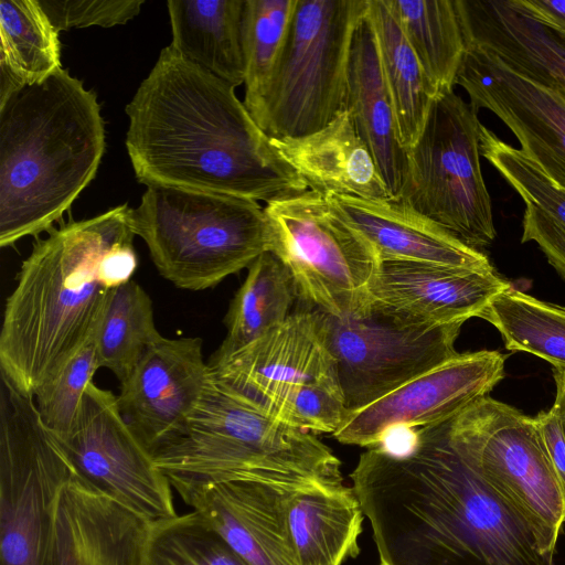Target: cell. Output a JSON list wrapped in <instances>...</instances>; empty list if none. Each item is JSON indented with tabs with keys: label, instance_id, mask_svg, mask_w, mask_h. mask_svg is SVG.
Here are the masks:
<instances>
[{
	"label": "cell",
	"instance_id": "cell-3",
	"mask_svg": "<svg viewBox=\"0 0 565 565\" xmlns=\"http://www.w3.org/2000/svg\"><path fill=\"white\" fill-rule=\"evenodd\" d=\"M131 207L52 227L23 260L8 297L0 332V370L21 393L34 395L94 335L108 289L105 255L135 237Z\"/></svg>",
	"mask_w": 565,
	"mask_h": 565
},
{
	"label": "cell",
	"instance_id": "cell-5",
	"mask_svg": "<svg viewBox=\"0 0 565 565\" xmlns=\"http://www.w3.org/2000/svg\"><path fill=\"white\" fill-rule=\"evenodd\" d=\"M152 458L178 493L227 481L287 490L344 483L341 461L326 444L257 407L211 370L183 433Z\"/></svg>",
	"mask_w": 565,
	"mask_h": 565
},
{
	"label": "cell",
	"instance_id": "cell-18",
	"mask_svg": "<svg viewBox=\"0 0 565 565\" xmlns=\"http://www.w3.org/2000/svg\"><path fill=\"white\" fill-rule=\"evenodd\" d=\"M511 285L494 269L475 270L408 260H379L367 301L430 326L479 317Z\"/></svg>",
	"mask_w": 565,
	"mask_h": 565
},
{
	"label": "cell",
	"instance_id": "cell-30",
	"mask_svg": "<svg viewBox=\"0 0 565 565\" xmlns=\"http://www.w3.org/2000/svg\"><path fill=\"white\" fill-rule=\"evenodd\" d=\"M296 299L288 269L271 252L263 253L248 267L228 307L224 319L227 333L216 352L237 350L282 323Z\"/></svg>",
	"mask_w": 565,
	"mask_h": 565
},
{
	"label": "cell",
	"instance_id": "cell-17",
	"mask_svg": "<svg viewBox=\"0 0 565 565\" xmlns=\"http://www.w3.org/2000/svg\"><path fill=\"white\" fill-rule=\"evenodd\" d=\"M209 377L201 338L161 335L120 383V412L151 456L183 433Z\"/></svg>",
	"mask_w": 565,
	"mask_h": 565
},
{
	"label": "cell",
	"instance_id": "cell-36",
	"mask_svg": "<svg viewBox=\"0 0 565 565\" xmlns=\"http://www.w3.org/2000/svg\"><path fill=\"white\" fill-rule=\"evenodd\" d=\"M98 369L93 335L52 380L34 393L39 415L56 439L65 437L73 426L84 393Z\"/></svg>",
	"mask_w": 565,
	"mask_h": 565
},
{
	"label": "cell",
	"instance_id": "cell-28",
	"mask_svg": "<svg viewBox=\"0 0 565 565\" xmlns=\"http://www.w3.org/2000/svg\"><path fill=\"white\" fill-rule=\"evenodd\" d=\"M62 67L58 32L39 0L0 1V95Z\"/></svg>",
	"mask_w": 565,
	"mask_h": 565
},
{
	"label": "cell",
	"instance_id": "cell-1",
	"mask_svg": "<svg viewBox=\"0 0 565 565\" xmlns=\"http://www.w3.org/2000/svg\"><path fill=\"white\" fill-rule=\"evenodd\" d=\"M350 477L377 565H554L444 422L417 428L406 456L367 448Z\"/></svg>",
	"mask_w": 565,
	"mask_h": 565
},
{
	"label": "cell",
	"instance_id": "cell-6",
	"mask_svg": "<svg viewBox=\"0 0 565 565\" xmlns=\"http://www.w3.org/2000/svg\"><path fill=\"white\" fill-rule=\"evenodd\" d=\"M131 227L159 274L186 290L213 288L269 249L257 201L215 192L148 185Z\"/></svg>",
	"mask_w": 565,
	"mask_h": 565
},
{
	"label": "cell",
	"instance_id": "cell-8",
	"mask_svg": "<svg viewBox=\"0 0 565 565\" xmlns=\"http://www.w3.org/2000/svg\"><path fill=\"white\" fill-rule=\"evenodd\" d=\"M369 0H297L282 52L252 114L271 138L310 135L345 109L352 41Z\"/></svg>",
	"mask_w": 565,
	"mask_h": 565
},
{
	"label": "cell",
	"instance_id": "cell-42",
	"mask_svg": "<svg viewBox=\"0 0 565 565\" xmlns=\"http://www.w3.org/2000/svg\"><path fill=\"white\" fill-rule=\"evenodd\" d=\"M565 35V34H564Z\"/></svg>",
	"mask_w": 565,
	"mask_h": 565
},
{
	"label": "cell",
	"instance_id": "cell-11",
	"mask_svg": "<svg viewBox=\"0 0 565 565\" xmlns=\"http://www.w3.org/2000/svg\"><path fill=\"white\" fill-rule=\"evenodd\" d=\"M264 211L268 252L288 269L299 300L337 317L367 302L379 257L327 196L307 190Z\"/></svg>",
	"mask_w": 565,
	"mask_h": 565
},
{
	"label": "cell",
	"instance_id": "cell-13",
	"mask_svg": "<svg viewBox=\"0 0 565 565\" xmlns=\"http://www.w3.org/2000/svg\"><path fill=\"white\" fill-rule=\"evenodd\" d=\"M322 315L348 411L457 355L455 342L463 324L430 326L371 301L345 316Z\"/></svg>",
	"mask_w": 565,
	"mask_h": 565
},
{
	"label": "cell",
	"instance_id": "cell-37",
	"mask_svg": "<svg viewBox=\"0 0 565 565\" xmlns=\"http://www.w3.org/2000/svg\"><path fill=\"white\" fill-rule=\"evenodd\" d=\"M60 33L73 28H111L126 24L140 13L143 0H39Z\"/></svg>",
	"mask_w": 565,
	"mask_h": 565
},
{
	"label": "cell",
	"instance_id": "cell-19",
	"mask_svg": "<svg viewBox=\"0 0 565 565\" xmlns=\"http://www.w3.org/2000/svg\"><path fill=\"white\" fill-rule=\"evenodd\" d=\"M294 491L227 481L181 491L179 497L248 565H299L288 520Z\"/></svg>",
	"mask_w": 565,
	"mask_h": 565
},
{
	"label": "cell",
	"instance_id": "cell-40",
	"mask_svg": "<svg viewBox=\"0 0 565 565\" xmlns=\"http://www.w3.org/2000/svg\"><path fill=\"white\" fill-rule=\"evenodd\" d=\"M533 20L565 34V0H512Z\"/></svg>",
	"mask_w": 565,
	"mask_h": 565
},
{
	"label": "cell",
	"instance_id": "cell-33",
	"mask_svg": "<svg viewBox=\"0 0 565 565\" xmlns=\"http://www.w3.org/2000/svg\"><path fill=\"white\" fill-rule=\"evenodd\" d=\"M296 4L297 0H245L244 105L250 115L258 107L282 52Z\"/></svg>",
	"mask_w": 565,
	"mask_h": 565
},
{
	"label": "cell",
	"instance_id": "cell-26",
	"mask_svg": "<svg viewBox=\"0 0 565 565\" xmlns=\"http://www.w3.org/2000/svg\"><path fill=\"white\" fill-rule=\"evenodd\" d=\"M245 0H168L171 47L234 87L245 83Z\"/></svg>",
	"mask_w": 565,
	"mask_h": 565
},
{
	"label": "cell",
	"instance_id": "cell-20",
	"mask_svg": "<svg viewBox=\"0 0 565 565\" xmlns=\"http://www.w3.org/2000/svg\"><path fill=\"white\" fill-rule=\"evenodd\" d=\"M149 527L74 470L56 500L57 565H145Z\"/></svg>",
	"mask_w": 565,
	"mask_h": 565
},
{
	"label": "cell",
	"instance_id": "cell-31",
	"mask_svg": "<svg viewBox=\"0 0 565 565\" xmlns=\"http://www.w3.org/2000/svg\"><path fill=\"white\" fill-rule=\"evenodd\" d=\"M160 337L152 300L140 285L130 280L108 291L94 333L99 367L124 382Z\"/></svg>",
	"mask_w": 565,
	"mask_h": 565
},
{
	"label": "cell",
	"instance_id": "cell-25",
	"mask_svg": "<svg viewBox=\"0 0 565 565\" xmlns=\"http://www.w3.org/2000/svg\"><path fill=\"white\" fill-rule=\"evenodd\" d=\"M364 512L347 484L292 492L288 520L299 565H342L360 554Z\"/></svg>",
	"mask_w": 565,
	"mask_h": 565
},
{
	"label": "cell",
	"instance_id": "cell-29",
	"mask_svg": "<svg viewBox=\"0 0 565 565\" xmlns=\"http://www.w3.org/2000/svg\"><path fill=\"white\" fill-rule=\"evenodd\" d=\"M438 93L454 90L466 42L455 0H387Z\"/></svg>",
	"mask_w": 565,
	"mask_h": 565
},
{
	"label": "cell",
	"instance_id": "cell-12",
	"mask_svg": "<svg viewBox=\"0 0 565 565\" xmlns=\"http://www.w3.org/2000/svg\"><path fill=\"white\" fill-rule=\"evenodd\" d=\"M450 438L519 513L546 556L565 522L561 483L533 417L489 395L444 422Z\"/></svg>",
	"mask_w": 565,
	"mask_h": 565
},
{
	"label": "cell",
	"instance_id": "cell-39",
	"mask_svg": "<svg viewBox=\"0 0 565 565\" xmlns=\"http://www.w3.org/2000/svg\"><path fill=\"white\" fill-rule=\"evenodd\" d=\"M533 418L561 483L565 500V437L558 416L552 406L547 412H541Z\"/></svg>",
	"mask_w": 565,
	"mask_h": 565
},
{
	"label": "cell",
	"instance_id": "cell-35",
	"mask_svg": "<svg viewBox=\"0 0 565 565\" xmlns=\"http://www.w3.org/2000/svg\"><path fill=\"white\" fill-rule=\"evenodd\" d=\"M480 154L505 181L531 204L565 227V190L556 184L530 157L502 141L493 131L480 125Z\"/></svg>",
	"mask_w": 565,
	"mask_h": 565
},
{
	"label": "cell",
	"instance_id": "cell-14",
	"mask_svg": "<svg viewBox=\"0 0 565 565\" xmlns=\"http://www.w3.org/2000/svg\"><path fill=\"white\" fill-rule=\"evenodd\" d=\"M56 440L78 477L149 524L178 514L170 481L110 391L92 382L70 431Z\"/></svg>",
	"mask_w": 565,
	"mask_h": 565
},
{
	"label": "cell",
	"instance_id": "cell-27",
	"mask_svg": "<svg viewBox=\"0 0 565 565\" xmlns=\"http://www.w3.org/2000/svg\"><path fill=\"white\" fill-rule=\"evenodd\" d=\"M367 18L375 32L398 140L407 150L422 135L439 93L425 74L387 0H369Z\"/></svg>",
	"mask_w": 565,
	"mask_h": 565
},
{
	"label": "cell",
	"instance_id": "cell-16",
	"mask_svg": "<svg viewBox=\"0 0 565 565\" xmlns=\"http://www.w3.org/2000/svg\"><path fill=\"white\" fill-rule=\"evenodd\" d=\"M470 105L492 111L522 151L565 190V99L512 71L491 52L466 44L456 77Z\"/></svg>",
	"mask_w": 565,
	"mask_h": 565
},
{
	"label": "cell",
	"instance_id": "cell-21",
	"mask_svg": "<svg viewBox=\"0 0 565 565\" xmlns=\"http://www.w3.org/2000/svg\"><path fill=\"white\" fill-rule=\"evenodd\" d=\"M344 218L371 244L379 260H408L475 270L494 269L471 248L401 199L328 195Z\"/></svg>",
	"mask_w": 565,
	"mask_h": 565
},
{
	"label": "cell",
	"instance_id": "cell-23",
	"mask_svg": "<svg viewBox=\"0 0 565 565\" xmlns=\"http://www.w3.org/2000/svg\"><path fill=\"white\" fill-rule=\"evenodd\" d=\"M270 140L316 193L371 200L391 198L373 154L347 109L310 135Z\"/></svg>",
	"mask_w": 565,
	"mask_h": 565
},
{
	"label": "cell",
	"instance_id": "cell-15",
	"mask_svg": "<svg viewBox=\"0 0 565 565\" xmlns=\"http://www.w3.org/2000/svg\"><path fill=\"white\" fill-rule=\"evenodd\" d=\"M504 363L498 351L458 353L373 403L348 411L332 436L373 448L393 428L439 424L489 395L504 376Z\"/></svg>",
	"mask_w": 565,
	"mask_h": 565
},
{
	"label": "cell",
	"instance_id": "cell-32",
	"mask_svg": "<svg viewBox=\"0 0 565 565\" xmlns=\"http://www.w3.org/2000/svg\"><path fill=\"white\" fill-rule=\"evenodd\" d=\"M480 318L501 334L510 351L527 352L565 369V307L512 288L494 297Z\"/></svg>",
	"mask_w": 565,
	"mask_h": 565
},
{
	"label": "cell",
	"instance_id": "cell-38",
	"mask_svg": "<svg viewBox=\"0 0 565 565\" xmlns=\"http://www.w3.org/2000/svg\"><path fill=\"white\" fill-rule=\"evenodd\" d=\"M522 243L535 242L547 262L565 278V227L531 204H525Z\"/></svg>",
	"mask_w": 565,
	"mask_h": 565
},
{
	"label": "cell",
	"instance_id": "cell-7",
	"mask_svg": "<svg viewBox=\"0 0 565 565\" xmlns=\"http://www.w3.org/2000/svg\"><path fill=\"white\" fill-rule=\"evenodd\" d=\"M207 365L215 377L292 427L333 434L348 413L319 310L297 311L237 350L215 351Z\"/></svg>",
	"mask_w": 565,
	"mask_h": 565
},
{
	"label": "cell",
	"instance_id": "cell-9",
	"mask_svg": "<svg viewBox=\"0 0 565 565\" xmlns=\"http://www.w3.org/2000/svg\"><path fill=\"white\" fill-rule=\"evenodd\" d=\"M74 468L33 395L0 384V565H57V494Z\"/></svg>",
	"mask_w": 565,
	"mask_h": 565
},
{
	"label": "cell",
	"instance_id": "cell-2",
	"mask_svg": "<svg viewBox=\"0 0 565 565\" xmlns=\"http://www.w3.org/2000/svg\"><path fill=\"white\" fill-rule=\"evenodd\" d=\"M126 149L137 180L264 201L308 185L271 145L235 87L171 45L126 106Z\"/></svg>",
	"mask_w": 565,
	"mask_h": 565
},
{
	"label": "cell",
	"instance_id": "cell-34",
	"mask_svg": "<svg viewBox=\"0 0 565 565\" xmlns=\"http://www.w3.org/2000/svg\"><path fill=\"white\" fill-rule=\"evenodd\" d=\"M145 565H248L196 511L150 524Z\"/></svg>",
	"mask_w": 565,
	"mask_h": 565
},
{
	"label": "cell",
	"instance_id": "cell-41",
	"mask_svg": "<svg viewBox=\"0 0 565 565\" xmlns=\"http://www.w3.org/2000/svg\"><path fill=\"white\" fill-rule=\"evenodd\" d=\"M553 375L556 384V395L553 407L556 411L565 437V369L553 367Z\"/></svg>",
	"mask_w": 565,
	"mask_h": 565
},
{
	"label": "cell",
	"instance_id": "cell-4",
	"mask_svg": "<svg viewBox=\"0 0 565 565\" xmlns=\"http://www.w3.org/2000/svg\"><path fill=\"white\" fill-rule=\"evenodd\" d=\"M106 148L96 94L63 67L0 95V246L49 232Z\"/></svg>",
	"mask_w": 565,
	"mask_h": 565
},
{
	"label": "cell",
	"instance_id": "cell-22",
	"mask_svg": "<svg viewBox=\"0 0 565 565\" xmlns=\"http://www.w3.org/2000/svg\"><path fill=\"white\" fill-rule=\"evenodd\" d=\"M466 44L565 99V35L533 20L512 0H455Z\"/></svg>",
	"mask_w": 565,
	"mask_h": 565
},
{
	"label": "cell",
	"instance_id": "cell-24",
	"mask_svg": "<svg viewBox=\"0 0 565 565\" xmlns=\"http://www.w3.org/2000/svg\"><path fill=\"white\" fill-rule=\"evenodd\" d=\"M345 109L371 150L391 198L399 199L408 169L407 151L398 140L394 107L367 14L352 41Z\"/></svg>",
	"mask_w": 565,
	"mask_h": 565
},
{
	"label": "cell",
	"instance_id": "cell-10",
	"mask_svg": "<svg viewBox=\"0 0 565 565\" xmlns=\"http://www.w3.org/2000/svg\"><path fill=\"white\" fill-rule=\"evenodd\" d=\"M478 110L455 90L433 102L424 129L407 149V175L401 194L467 246L480 250L497 232L480 167Z\"/></svg>",
	"mask_w": 565,
	"mask_h": 565
}]
</instances>
